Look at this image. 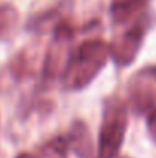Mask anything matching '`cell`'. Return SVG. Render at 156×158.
Wrapping results in <instances>:
<instances>
[{"mask_svg":"<svg viewBox=\"0 0 156 158\" xmlns=\"http://www.w3.org/2000/svg\"><path fill=\"white\" fill-rule=\"evenodd\" d=\"M66 140H67L69 149L78 158H98L90 129L84 121L75 120L70 124V131Z\"/></svg>","mask_w":156,"mask_h":158,"instance_id":"obj_6","label":"cell"},{"mask_svg":"<svg viewBox=\"0 0 156 158\" xmlns=\"http://www.w3.org/2000/svg\"><path fill=\"white\" fill-rule=\"evenodd\" d=\"M18 11L9 3L0 5V40L8 39L18 25Z\"/></svg>","mask_w":156,"mask_h":158,"instance_id":"obj_10","label":"cell"},{"mask_svg":"<svg viewBox=\"0 0 156 158\" xmlns=\"http://www.w3.org/2000/svg\"><path fill=\"white\" fill-rule=\"evenodd\" d=\"M150 0H110V17L115 25H127L146 12Z\"/></svg>","mask_w":156,"mask_h":158,"instance_id":"obj_7","label":"cell"},{"mask_svg":"<svg viewBox=\"0 0 156 158\" xmlns=\"http://www.w3.org/2000/svg\"><path fill=\"white\" fill-rule=\"evenodd\" d=\"M147 131L150 138L156 143V107H153L152 110L147 112Z\"/></svg>","mask_w":156,"mask_h":158,"instance_id":"obj_11","label":"cell"},{"mask_svg":"<svg viewBox=\"0 0 156 158\" xmlns=\"http://www.w3.org/2000/svg\"><path fill=\"white\" fill-rule=\"evenodd\" d=\"M32 58L34 55L28 51H22L17 54L8 66V71H6L8 78L14 80V83H20V80H25L26 77H29L34 71Z\"/></svg>","mask_w":156,"mask_h":158,"instance_id":"obj_8","label":"cell"},{"mask_svg":"<svg viewBox=\"0 0 156 158\" xmlns=\"http://www.w3.org/2000/svg\"><path fill=\"white\" fill-rule=\"evenodd\" d=\"M15 158H35L34 155H31L29 152H22V154H18Z\"/></svg>","mask_w":156,"mask_h":158,"instance_id":"obj_12","label":"cell"},{"mask_svg":"<svg viewBox=\"0 0 156 158\" xmlns=\"http://www.w3.org/2000/svg\"><path fill=\"white\" fill-rule=\"evenodd\" d=\"M127 94L136 114H146L156 107V64L144 66L130 77Z\"/></svg>","mask_w":156,"mask_h":158,"instance_id":"obj_5","label":"cell"},{"mask_svg":"<svg viewBox=\"0 0 156 158\" xmlns=\"http://www.w3.org/2000/svg\"><path fill=\"white\" fill-rule=\"evenodd\" d=\"M110 57V45L101 37L84 40L77 49H72L67 66L61 75L66 91H81L87 88L103 71Z\"/></svg>","mask_w":156,"mask_h":158,"instance_id":"obj_1","label":"cell"},{"mask_svg":"<svg viewBox=\"0 0 156 158\" xmlns=\"http://www.w3.org/2000/svg\"><path fill=\"white\" fill-rule=\"evenodd\" d=\"M113 158H129V157H122V155H116V157H113Z\"/></svg>","mask_w":156,"mask_h":158,"instance_id":"obj_13","label":"cell"},{"mask_svg":"<svg viewBox=\"0 0 156 158\" xmlns=\"http://www.w3.org/2000/svg\"><path fill=\"white\" fill-rule=\"evenodd\" d=\"M69 146L66 137H54L38 148L35 158H67Z\"/></svg>","mask_w":156,"mask_h":158,"instance_id":"obj_9","label":"cell"},{"mask_svg":"<svg viewBox=\"0 0 156 158\" xmlns=\"http://www.w3.org/2000/svg\"><path fill=\"white\" fill-rule=\"evenodd\" d=\"M149 26L150 19L144 12L142 15L127 23L126 29L113 39L110 43V57L118 68H126L135 61L138 52L141 51Z\"/></svg>","mask_w":156,"mask_h":158,"instance_id":"obj_4","label":"cell"},{"mask_svg":"<svg viewBox=\"0 0 156 158\" xmlns=\"http://www.w3.org/2000/svg\"><path fill=\"white\" fill-rule=\"evenodd\" d=\"M129 126V110L126 102L112 95L103 106V120L98 134V158H113L118 155Z\"/></svg>","mask_w":156,"mask_h":158,"instance_id":"obj_2","label":"cell"},{"mask_svg":"<svg viewBox=\"0 0 156 158\" xmlns=\"http://www.w3.org/2000/svg\"><path fill=\"white\" fill-rule=\"evenodd\" d=\"M74 37H75V32L69 22L61 20L55 23L54 34L48 45L46 55L42 64V74H43L45 81H54L63 75L74 49L72 48Z\"/></svg>","mask_w":156,"mask_h":158,"instance_id":"obj_3","label":"cell"}]
</instances>
